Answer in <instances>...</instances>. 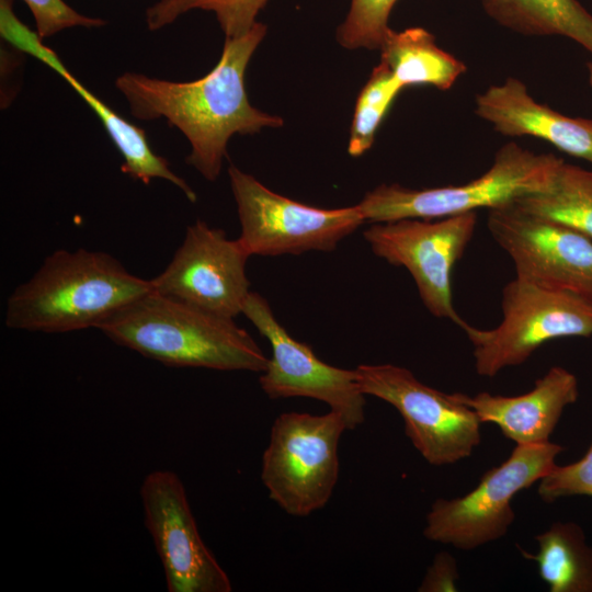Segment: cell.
Returning a JSON list of instances; mask_svg holds the SVG:
<instances>
[{
    "mask_svg": "<svg viewBox=\"0 0 592 592\" xmlns=\"http://www.w3.org/2000/svg\"><path fill=\"white\" fill-rule=\"evenodd\" d=\"M0 33L2 38L12 46L32 55L53 69L82 98L99 117L122 155L124 173L145 184L156 178L167 180L178 186L189 201L196 202V194L191 186L170 169L167 159L152 151L145 130L122 117L82 84L67 69L57 54L44 45L38 34L18 19L13 11V0H0Z\"/></svg>",
    "mask_w": 592,
    "mask_h": 592,
    "instance_id": "cell-15",
    "label": "cell"
},
{
    "mask_svg": "<svg viewBox=\"0 0 592 592\" xmlns=\"http://www.w3.org/2000/svg\"><path fill=\"white\" fill-rule=\"evenodd\" d=\"M380 61L405 88L431 86L445 91L465 73L466 65L443 50L423 27L390 30L380 47Z\"/></svg>",
    "mask_w": 592,
    "mask_h": 592,
    "instance_id": "cell-18",
    "label": "cell"
},
{
    "mask_svg": "<svg viewBox=\"0 0 592 592\" xmlns=\"http://www.w3.org/2000/svg\"><path fill=\"white\" fill-rule=\"evenodd\" d=\"M562 159L535 153L515 143L502 146L492 166L479 178L460 185L408 189L380 184L356 205L365 221L405 218L441 219L480 208L492 209L546 191Z\"/></svg>",
    "mask_w": 592,
    "mask_h": 592,
    "instance_id": "cell-4",
    "label": "cell"
},
{
    "mask_svg": "<svg viewBox=\"0 0 592 592\" xmlns=\"http://www.w3.org/2000/svg\"><path fill=\"white\" fill-rule=\"evenodd\" d=\"M355 371L364 395L396 408L406 435L430 465L457 463L480 444V419L453 394L434 389L411 371L392 364H363Z\"/></svg>",
    "mask_w": 592,
    "mask_h": 592,
    "instance_id": "cell-9",
    "label": "cell"
},
{
    "mask_svg": "<svg viewBox=\"0 0 592 592\" xmlns=\"http://www.w3.org/2000/svg\"><path fill=\"white\" fill-rule=\"evenodd\" d=\"M140 498L168 591L230 592V579L202 539L179 476L151 471L141 483Z\"/></svg>",
    "mask_w": 592,
    "mask_h": 592,
    "instance_id": "cell-13",
    "label": "cell"
},
{
    "mask_svg": "<svg viewBox=\"0 0 592 592\" xmlns=\"http://www.w3.org/2000/svg\"><path fill=\"white\" fill-rule=\"evenodd\" d=\"M153 291L109 253L57 250L10 295L5 326L47 333L96 328Z\"/></svg>",
    "mask_w": 592,
    "mask_h": 592,
    "instance_id": "cell-2",
    "label": "cell"
},
{
    "mask_svg": "<svg viewBox=\"0 0 592 592\" xmlns=\"http://www.w3.org/2000/svg\"><path fill=\"white\" fill-rule=\"evenodd\" d=\"M514 203L592 240V171L562 160L546 191L524 196Z\"/></svg>",
    "mask_w": 592,
    "mask_h": 592,
    "instance_id": "cell-21",
    "label": "cell"
},
{
    "mask_svg": "<svg viewBox=\"0 0 592 592\" xmlns=\"http://www.w3.org/2000/svg\"><path fill=\"white\" fill-rule=\"evenodd\" d=\"M476 224V212L431 220L405 218L374 223L363 236L377 257L409 271L434 317L464 329L468 323L455 310L451 280Z\"/></svg>",
    "mask_w": 592,
    "mask_h": 592,
    "instance_id": "cell-10",
    "label": "cell"
},
{
    "mask_svg": "<svg viewBox=\"0 0 592 592\" xmlns=\"http://www.w3.org/2000/svg\"><path fill=\"white\" fill-rule=\"evenodd\" d=\"M537 493L544 502H554L570 496L592 497V442L577 462L557 464L538 481Z\"/></svg>",
    "mask_w": 592,
    "mask_h": 592,
    "instance_id": "cell-25",
    "label": "cell"
},
{
    "mask_svg": "<svg viewBox=\"0 0 592 592\" xmlns=\"http://www.w3.org/2000/svg\"><path fill=\"white\" fill-rule=\"evenodd\" d=\"M563 449L550 441L516 445L508 459L487 470L468 493L436 499L425 517L424 536L464 550L503 537L515 520L513 497L539 481Z\"/></svg>",
    "mask_w": 592,
    "mask_h": 592,
    "instance_id": "cell-6",
    "label": "cell"
},
{
    "mask_svg": "<svg viewBox=\"0 0 592 592\" xmlns=\"http://www.w3.org/2000/svg\"><path fill=\"white\" fill-rule=\"evenodd\" d=\"M500 25L524 35L568 37L592 55V14L577 0H481Z\"/></svg>",
    "mask_w": 592,
    "mask_h": 592,
    "instance_id": "cell-19",
    "label": "cell"
},
{
    "mask_svg": "<svg viewBox=\"0 0 592 592\" xmlns=\"http://www.w3.org/2000/svg\"><path fill=\"white\" fill-rule=\"evenodd\" d=\"M501 323L490 330L467 325L478 375L494 377L516 366L544 343L592 337V304L570 293L542 288L515 277L503 288Z\"/></svg>",
    "mask_w": 592,
    "mask_h": 592,
    "instance_id": "cell-7",
    "label": "cell"
},
{
    "mask_svg": "<svg viewBox=\"0 0 592 592\" xmlns=\"http://www.w3.org/2000/svg\"><path fill=\"white\" fill-rule=\"evenodd\" d=\"M402 90L384 62L372 70L355 103L348 146L350 156L360 157L373 146L384 117Z\"/></svg>",
    "mask_w": 592,
    "mask_h": 592,
    "instance_id": "cell-23",
    "label": "cell"
},
{
    "mask_svg": "<svg viewBox=\"0 0 592 592\" xmlns=\"http://www.w3.org/2000/svg\"><path fill=\"white\" fill-rule=\"evenodd\" d=\"M487 226L517 278L592 304V240L515 203L489 209Z\"/></svg>",
    "mask_w": 592,
    "mask_h": 592,
    "instance_id": "cell-11",
    "label": "cell"
},
{
    "mask_svg": "<svg viewBox=\"0 0 592 592\" xmlns=\"http://www.w3.org/2000/svg\"><path fill=\"white\" fill-rule=\"evenodd\" d=\"M266 32V25L258 21L247 33L225 37L218 62L200 79L175 82L128 71L116 78L115 87L134 117L166 118L177 127L191 145L186 163L213 182L235 134L252 135L284 125L281 116L251 105L246 91L248 64Z\"/></svg>",
    "mask_w": 592,
    "mask_h": 592,
    "instance_id": "cell-1",
    "label": "cell"
},
{
    "mask_svg": "<svg viewBox=\"0 0 592 592\" xmlns=\"http://www.w3.org/2000/svg\"><path fill=\"white\" fill-rule=\"evenodd\" d=\"M475 113L501 135L536 137L592 163V119L567 116L538 103L516 78L479 93Z\"/></svg>",
    "mask_w": 592,
    "mask_h": 592,
    "instance_id": "cell-16",
    "label": "cell"
},
{
    "mask_svg": "<svg viewBox=\"0 0 592 592\" xmlns=\"http://www.w3.org/2000/svg\"><path fill=\"white\" fill-rule=\"evenodd\" d=\"M589 82L592 88V61L588 62Z\"/></svg>",
    "mask_w": 592,
    "mask_h": 592,
    "instance_id": "cell-28",
    "label": "cell"
},
{
    "mask_svg": "<svg viewBox=\"0 0 592 592\" xmlns=\"http://www.w3.org/2000/svg\"><path fill=\"white\" fill-rule=\"evenodd\" d=\"M398 0H351L337 30L338 43L346 49H380L390 32L389 15Z\"/></svg>",
    "mask_w": 592,
    "mask_h": 592,
    "instance_id": "cell-24",
    "label": "cell"
},
{
    "mask_svg": "<svg viewBox=\"0 0 592 592\" xmlns=\"http://www.w3.org/2000/svg\"><path fill=\"white\" fill-rule=\"evenodd\" d=\"M96 329L115 343L168 366L262 373L269 362L234 319L155 291L128 304Z\"/></svg>",
    "mask_w": 592,
    "mask_h": 592,
    "instance_id": "cell-3",
    "label": "cell"
},
{
    "mask_svg": "<svg viewBox=\"0 0 592 592\" xmlns=\"http://www.w3.org/2000/svg\"><path fill=\"white\" fill-rule=\"evenodd\" d=\"M454 397L471 408L481 423H493L516 445L549 442L565 408L577 401V377L561 366H554L536 379L534 387L519 396H475L454 392Z\"/></svg>",
    "mask_w": 592,
    "mask_h": 592,
    "instance_id": "cell-17",
    "label": "cell"
},
{
    "mask_svg": "<svg viewBox=\"0 0 592 592\" xmlns=\"http://www.w3.org/2000/svg\"><path fill=\"white\" fill-rule=\"evenodd\" d=\"M241 314L272 348V356L259 378L267 397H307L322 401L343 417L349 430L364 422L365 395L355 369L339 368L318 358L310 346L291 337L266 299L258 293L250 292Z\"/></svg>",
    "mask_w": 592,
    "mask_h": 592,
    "instance_id": "cell-12",
    "label": "cell"
},
{
    "mask_svg": "<svg viewBox=\"0 0 592 592\" xmlns=\"http://www.w3.org/2000/svg\"><path fill=\"white\" fill-rule=\"evenodd\" d=\"M250 255L238 239L197 219L168 266L155 278L160 295L225 318L242 312L250 294L246 262Z\"/></svg>",
    "mask_w": 592,
    "mask_h": 592,
    "instance_id": "cell-14",
    "label": "cell"
},
{
    "mask_svg": "<svg viewBox=\"0 0 592 592\" xmlns=\"http://www.w3.org/2000/svg\"><path fill=\"white\" fill-rule=\"evenodd\" d=\"M535 540L537 553L522 555L535 561L550 592H592V546L580 525L556 522Z\"/></svg>",
    "mask_w": 592,
    "mask_h": 592,
    "instance_id": "cell-20",
    "label": "cell"
},
{
    "mask_svg": "<svg viewBox=\"0 0 592 592\" xmlns=\"http://www.w3.org/2000/svg\"><path fill=\"white\" fill-rule=\"evenodd\" d=\"M32 13L36 33L42 39L62 30L83 26L100 27L106 22L100 18L79 13L64 0H23Z\"/></svg>",
    "mask_w": 592,
    "mask_h": 592,
    "instance_id": "cell-26",
    "label": "cell"
},
{
    "mask_svg": "<svg viewBox=\"0 0 592 592\" xmlns=\"http://www.w3.org/2000/svg\"><path fill=\"white\" fill-rule=\"evenodd\" d=\"M348 425L325 414L284 412L272 424L262 455L261 480L287 514L308 516L329 502L339 479V443Z\"/></svg>",
    "mask_w": 592,
    "mask_h": 592,
    "instance_id": "cell-5",
    "label": "cell"
},
{
    "mask_svg": "<svg viewBox=\"0 0 592 592\" xmlns=\"http://www.w3.org/2000/svg\"><path fill=\"white\" fill-rule=\"evenodd\" d=\"M241 232L249 255L333 251L364 221L358 207L319 208L277 194L234 164L228 168Z\"/></svg>",
    "mask_w": 592,
    "mask_h": 592,
    "instance_id": "cell-8",
    "label": "cell"
},
{
    "mask_svg": "<svg viewBox=\"0 0 592 592\" xmlns=\"http://www.w3.org/2000/svg\"><path fill=\"white\" fill-rule=\"evenodd\" d=\"M459 573L456 559L447 551L437 553L418 588L419 592L457 591Z\"/></svg>",
    "mask_w": 592,
    "mask_h": 592,
    "instance_id": "cell-27",
    "label": "cell"
},
{
    "mask_svg": "<svg viewBox=\"0 0 592 592\" xmlns=\"http://www.w3.org/2000/svg\"><path fill=\"white\" fill-rule=\"evenodd\" d=\"M269 0H158L146 9L145 22L149 31L172 24L192 10L214 13L225 37L247 33Z\"/></svg>",
    "mask_w": 592,
    "mask_h": 592,
    "instance_id": "cell-22",
    "label": "cell"
}]
</instances>
